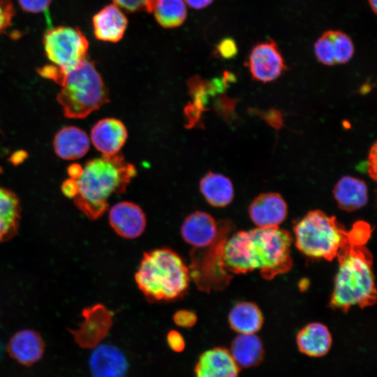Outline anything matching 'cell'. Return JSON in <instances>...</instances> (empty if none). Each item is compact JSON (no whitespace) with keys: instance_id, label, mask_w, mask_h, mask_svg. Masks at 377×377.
Returning a JSON list of instances; mask_svg holds the SVG:
<instances>
[{"instance_id":"obj_37","label":"cell","mask_w":377,"mask_h":377,"mask_svg":"<svg viewBox=\"0 0 377 377\" xmlns=\"http://www.w3.org/2000/svg\"><path fill=\"white\" fill-rule=\"evenodd\" d=\"M82 169L80 165L78 164H73L68 168V172L70 176V178L72 179H77L82 172Z\"/></svg>"},{"instance_id":"obj_14","label":"cell","mask_w":377,"mask_h":377,"mask_svg":"<svg viewBox=\"0 0 377 377\" xmlns=\"http://www.w3.org/2000/svg\"><path fill=\"white\" fill-rule=\"evenodd\" d=\"M239 369L228 350L216 347L200 355L194 372L195 377H238Z\"/></svg>"},{"instance_id":"obj_6","label":"cell","mask_w":377,"mask_h":377,"mask_svg":"<svg viewBox=\"0 0 377 377\" xmlns=\"http://www.w3.org/2000/svg\"><path fill=\"white\" fill-rule=\"evenodd\" d=\"M43 44L46 57L59 69V85L69 70L88 57V40L77 27L59 26L49 29L43 35Z\"/></svg>"},{"instance_id":"obj_4","label":"cell","mask_w":377,"mask_h":377,"mask_svg":"<svg viewBox=\"0 0 377 377\" xmlns=\"http://www.w3.org/2000/svg\"><path fill=\"white\" fill-rule=\"evenodd\" d=\"M60 86L57 101L70 119L84 118L109 101L108 89L88 57L65 74Z\"/></svg>"},{"instance_id":"obj_30","label":"cell","mask_w":377,"mask_h":377,"mask_svg":"<svg viewBox=\"0 0 377 377\" xmlns=\"http://www.w3.org/2000/svg\"><path fill=\"white\" fill-rule=\"evenodd\" d=\"M173 320L178 326L191 327L195 324L197 316L189 310H179L175 313Z\"/></svg>"},{"instance_id":"obj_7","label":"cell","mask_w":377,"mask_h":377,"mask_svg":"<svg viewBox=\"0 0 377 377\" xmlns=\"http://www.w3.org/2000/svg\"><path fill=\"white\" fill-rule=\"evenodd\" d=\"M220 260L230 276L229 274H246L257 269L249 230L237 232L225 239L221 246Z\"/></svg>"},{"instance_id":"obj_34","label":"cell","mask_w":377,"mask_h":377,"mask_svg":"<svg viewBox=\"0 0 377 377\" xmlns=\"http://www.w3.org/2000/svg\"><path fill=\"white\" fill-rule=\"evenodd\" d=\"M367 170L370 177L376 180V143L371 147L367 159Z\"/></svg>"},{"instance_id":"obj_25","label":"cell","mask_w":377,"mask_h":377,"mask_svg":"<svg viewBox=\"0 0 377 377\" xmlns=\"http://www.w3.org/2000/svg\"><path fill=\"white\" fill-rule=\"evenodd\" d=\"M152 11L157 22L164 28L180 26L187 13L184 0H156Z\"/></svg>"},{"instance_id":"obj_3","label":"cell","mask_w":377,"mask_h":377,"mask_svg":"<svg viewBox=\"0 0 377 377\" xmlns=\"http://www.w3.org/2000/svg\"><path fill=\"white\" fill-rule=\"evenodd\" d=\"M135 280L149 300L170 301L186 293L190 271L177 253L167 248L157 249L144 253Z\"/></svg>"},{"instance_id":"obj_15","label":"cell","mask_w":377,"mask_h":377,"mask_svg":"<svg viewBox=\"0 0 377 377\" xmlns=\"http://www.w3.org/2000/svg\"><path fill=\"white\" fill-rule=\"evenodd\" d=\"M127 130L124 124L114 118L98 121L91 128V140L103 155L119 153L127 138Z\"/></svg>"},{"instance_id":"obj_38","label":"cell","mask_w":377,"mask_h":377,"mask_svg":"<svg viewBox=\"0 0 377 377\" xmlns=\"http://www.w3.org/2000/svg\"><path fill=\"white\" fill-rule=\"evenodd\" d=\"M374 13H376V0H368Z\"/></svg>"},{"instance_id":"obj_18","label":"cell","mask_w":377,"mask_h":377,"mask_svg":"<svg viewBox=\"0 0 377 377\" xmlns=\"http://www.w3.org/2000/svg\"><path fill=\"white\" fill-rule=\"evenodd\" d=\"M333 195L341 209L350 212L366 205L368 188L364 181L351 176H344L335 184Z\"/></svg>"},{"instance_id":"obj_26","label":"cell","mask_w":377,"mask_h":377,"mask_svg":"<svg viewBox=\"0 0 377 377\" xmlns=\"http://www.w3.org/2000/svg\"><path fill=\"white\" fill-rule=\"evenodd\" d=\"M326 34L335 64L348 62L354 54V46L350 38L340 31L329 30Z\"/></svg>"},{"instance_id":"obj_17","label":"cell","mask_w":377,"mask_h":377,"mask_svg":"<svg viewBox=\"0 0 377 377\" xmlns=\"http://www.w3.org/2000/svg\"><path fill=\"white\" fill-rule=\"evenodd\" d=\"M7 349L13 359L23 365L30 366L43 356L45 343L36 331L22 330L10 338Z\"/></svg>"},{"instance_id":"obj_9","label":"cell","mask_w":377,"mask_h":377,"mask_svg":"<svg viewBox=\"0 0 377 377\" xmlns=\"http://www.w3.org/2000/svg\"><path fill=\"white\" fill-rule=\"evenodd\" d=\"M221 223L204 212H195L188 216L181 228L183 239L195 248L202 249L213 244L223 231Z\"/></svg>"},{"instance_id":"obj_27","label":"cell","mask_w":377,"mask_h":377,"mask_svg":"<svg viewBox=\"0 0 377 377\" xmlns=\"http://www.w3.org/2000/svg\"><path fill=\"white\" fill-rule=\"evenodd\" d=\"M118 7L127 12L145 10L152 12L156 0H112Z\"/></svg>"},{"instance_id":"obj_24","label":"cell","mask_w":377,"mask_h":377,"mask_svg":"<svg viewBox=\"0 0 377 377\" xmlns=\"http://www.w3.org/2000/svg\"><path fill=\"white\" fill-rule=\"evenodd\" d=\"M1 171L0 167V173ZM19 219L18 198L12 191L0 186V242L14 235Z\"/></svg>"},{"instance_id":"obj_13","label":"cell","mask_w":377,"mask_h":377,"mask_svg":"<svg viewBox=\"0 0 377 377\" xmlns=\"http://www.w3.org/2000/svg\"><path fill=\"white\" fill-rule=\"evenodd\" d=\"M92 377H125L128 362L117 347L101 344L92 352L89 359Z\"/></svg>"},{"instance_id":"obj_32","label":"cell","mask_w":377,"mask_h":377,"mask_svg":"<svg viewBox=\"0 0 377 377\" xmlns=\"http://www.w3.org/2000/svg\"><path fill=\"white\" fill-rule=\"evenodd\" d=\"M167 342L170 348L175 352H181L185 347L184 337L175 330L169 332L167 336Z\"/></svg>"},{"instance_id":"obj_16","label":"cell","mask_w":377,"mask_h":377,"mask_svg":"<svg viewBox=\"0 0 377 377\" xmlns=\"http://www.w3.org/2000/svg\"><path fill=\"white\" fill-rule=\"evenodd\" d=\"M92 24L94 36L98 40L117 43L124 35L128 20L120 8L112 3L95 14Z\"/></svg>"},{"instance_id":"obj_19","label":"cell","mask_w":377,"mask_h":377,"mask_svg":"<svg viewBox=\"0 0 377 377\" xmlns=\"http://www.w3.org/2000/svg\"><path fill=\"white\" fill-rule=\"evenodd\" d=\"M57 155L66 160H74L84 156L90 146L86 133L75 126H67L59 130L53 141Z\"/></svg>"},{"instance_id":"obj_10","label":"cell","mask_w":377,"mask_h":377,"mask_svg":"<svg viewBox=\"0 0 377 377\" xmlns=\"http://www.w3.org/2000/svg\"><path fill=\"white\" fill-rule=\"evenodd\" d=\"M84 321L72 332L75 340L82 347H94L104 338L112 324V314L103 306L97 304L85 309Z\"/></svg>"},{"instance_id":"obj_21","label":"cell","mask_w":377,"mask_h":377,"mask_svg":"<svg viewBox=\"0 0 377 377\" xmlns=\"http://www.w3.org/2000/svg\"><path fill=\"white\" fill-rule=\"evenodd\" d=\"M230 327L239 334H255L263 323V316L258 306L253 302L237 303L228 315Z\"/></svg>"},{"instance_id":"obj_28","label":"cell","mask_w":377,"mask_h":377,"mask_svg":"<svg viewBox=\"0 0 377 377\" xmlns=\"http://www.w3.org/2000/svg\"><path fill=\"white\" fill-rule=\"evenodd\" d=\"M15 14L11 0H0V34L11 27Z\"/></svg>"},{"instance_id":"obj_22","label":"cell","mask_w":377,"mask_h":377,"mask_svg":"<svg viewBox=\"0 0 377 377\" xmlns=\"http://www.w3.org/2000/svg\"><path fill=\"white\" fill-rule=\"evenodd\" d=\"M200 188L206 200L214 207H225L233 199L232 182L221 174L209 172L201 179Z\"/></svg>"},{"instance_id":"obj_20","label":"cell","mask_w":377,"mask_h":377,"mask_svg":"<svg viewBox=\"0 0 377 377\" xmlns=\"http://www.w3.org/2000/svg\"><path fill=\"white\" fill-rule=\"evenodd\" d=\"M299 350L310 357L325 355L332 345L328 328L320 323H311L304 327L297 335Z\"/></svg>"},{"instance_id":"obj_35","label":"cell","mask_w":377,"mask_h":377,"mask_svg":"<svg viewBox=\"0 0 377 377\" xmlns=\"http://www.w3.org/2000/svg\"><path fill=\"white\" fill-rule=\"evenodd\" d=\"M64 195L70 198H74L77 194V185L74 179L70 178L66 180L61 186Z\"/></svg>"},{"instance_id":"obj_2","label":"cell","mask_w":377,"mask_h":377,"mask_svg":"<svg viewBox=\"0 0 377 377\" xmlns=\"http://www.w3.org/2000/svg\"><path fill=\"white\" fill-rule=\"evenodd\" d=\"M136 175L135 166L117 153L103 155L88 161L75 180L77 207L89 219L101 216L108 207V200L113 193H122Z\"/></svg>"},{"instance_id":"obj_1","label":"cell","mask_w":377,"mask_h":377,"mask_svg":"<svg viewBox=\"0 0 377 377\" xmlns=\"http://www.w3.org/2000/svg\"><path fill=\"white\" fill-rule=\"evenodd\" d=\"M372 230L363 221L347 230L336 256L339 269L330 301L332 308L347 312L355 305L364 308L376 303L373 257L366 246Z\"/></svg>"},{"instance_id":"obj_36","label":"cell","mask_w":377,"mask_h":377,"mask_svg":"<svg viewBox=\"0 0 377 377\" xmlns=\"http://www.w3.org/2000/svg\"><path fill=\"white\" fill-rule=\"evenodd\" d=\"M214 0H184L190 7L201 9L209 6Z\"/></svg>"},{"instance_id":"obj_29","label":"cell","mask_w":377,"mask_h":377,"mask_svg":"<svg viewBox=\"0 0 377 377\" xmlns=\"http://www.w3.org/2000/svg\"><path fill=\"white\" fill-rule=\"evenodd\" d=\"M53 0H17L21 8L28 13H39L47 10Z\"/></svg>"},{"instance_id":"obj_31","label":"cell","mask_w":377,"mask_h":377,"mask_svg":"<svg viewBox=\"0 0 377 377\" xmlns=\"http://www.w3.org/2000/svg\"><path fill=\"white\" fill-rule=\"evenodd\" d=\"M217 50L221 57L229 59L237 54V47L232 38H225L219 43Z\"/></svg>"},{"instance_id":"obj_11","label":"cell","mask_w":377,"mask_h":377,"mask_svg":"<svg viewBox=\"0 0 377 377\" xmlns=\"http://www.w3.org/2000/svg\"><path fill=\"white\" fill-rule=\"evenodd\" d=\"M109 222L117 235L124 238L133 239L144 232L146 217L140 206L133 202L124 201L111 207Z\"/></svg>"},{"instance_id":"obj_5","label":"cell","mask_w":377,"mask_h":377,"mask_svg":"<svg viewBox=\"0 0 377 377\" xmlns=\"http://www.w3.org/2000/svg\"><path fill=\"white\" fill-rule=\"evenodd\" d=\"M295 246L304 255L334 260L347 230L334 216L315 209L309 212L294 227Z\"/></svg>"},{"instance_id":"obj_8","label":"cell","mask_w":377,"mask_h":377,"mask_svg":"<svg viewBox=\"0 0 377 377\" xmlns=\"http://www.w3.org/2000/svg\"><path fill=\"white\" fill-rule=\"evenodd\" d=\"M248 67L251 77L262 82L277 79L286 69L277 44L272 39L254 46L249 57Z\"/></svg>"},{"instance_id":"obj_12","label":"cell","mask_w":377,"mask_h":377,"mask_svg":"<svg viewBox=\"0 0 377 377\" xmlns=\"http://www.w3.org/2000/svg\"><path fill=\"white\" fill-rule=\"evenodd\" d=\"M287 213V205L277 193L260 194L249 207V216L258 228L279 226Z\"/></svg>"},{"instance_id":"obj_23","label":"cell","mask_w":377,"mask_h":377,"mask_svg":"<svg viewBox=\"0 0 377 377\" xmlns=\"http://www.w3.org/2000/svg\"><path fill=\"white\" fill-rule=\"evenodd\" d=\"M230 353L239 367H250L260 362L264 351L255 334H240L232 341Z\"/></svg>"},{"instance_id":"obj_33","label":"cell","mask_w":377,"mask_h":377,"mask_svg":"<svg viewBox=\"0 0 377 377\" xmlns=\"http://www.w3.org/2000/svg\"><path fill=\"white\" fill-rule=\"evenodd\" d=\"M262 118L270 126L279 129L283 126V118L280 112L271 110L263 113Z\"/></svg>"}]
</instances>
